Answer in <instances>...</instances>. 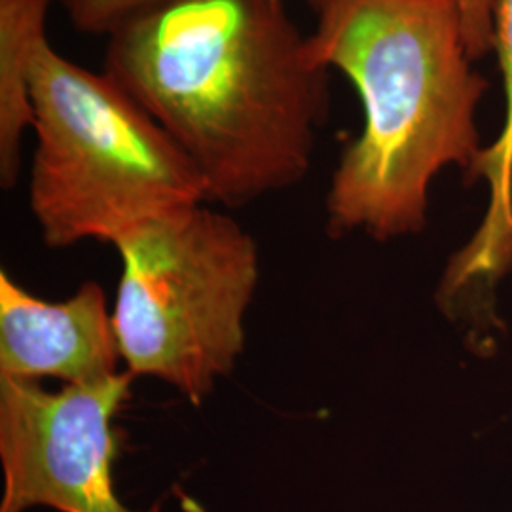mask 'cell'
<instances>
[{"label":"cell","instance_id":"1","mask_svg":"<svg viewBox=\"0 0 512 512\" xmlns=\"http://www.w3.org/2000/svg\"><path fill=\"white\" fill-rule=\"evenodd\" d=\"M107 38L103 71L181 147L207 203L239 209L304 181L330 71L285 0H164Z\"/></svg>","mask_w":512,"mask_h":512},{"label":"cell","instance_id":"5","mask_svg":"<svg viewBox=\"0 0 512 512\" xmlns=\"http://www.w3.org/2000/svg\"><path fill=\"white\" fill-rule=\"evenodd\" d=\"M133 376L88 385L0 378V512H164L128 507L116 490L120 439L114 420L131 397Z\"/></svg>","mask_w":512,"mask_h":512},{"label":"cell","instance_id":"3","mask_svg":"<svg viewBox=\"0 0 512 512\" xmlns=\"http://www.w3.org/2000/svg\"><path fill=\"white\" fill-rule=\"evenodd\" d=\"M31 99L29 203L50 249L116 247L154 220L207 203L188 156L105 71L80 67L48 42Z\"/></svg>","mask_w":512,"mask_h":512},{"label":"cell","instance_id":"8","mask_svg":"<svg viewBox=\"0 0 512 512\" xmlns=\"http://www.w3.org/2000/svg\"><path fill=\"white\" fill-rule=\"evenodd\" d=\"M55 0H0V184L14 188L23 135L33 128L31 78L50 42L46 19Z\"/></svg>","mask_w":512,"mask_h":512},{"label":"cell","instance_id":"9","mask_svg":"<svg viewBox=\"0 0 512 512\" xmlns=\"http://www.w3.org/2000/svg\"><path fill=\"white\" fill-rule=\"evenodd\" d=\"M160 2L164 0H55L76 31L105 37Z\"/></svg>","mask_w":512,"mask_h":512},{"label":"cell","instance_id":"7","mask_svg":"<svg viewBox=\"0 0 512 512\" xmlns=\"http://www.w3.org/2000/svg\"><path fill=\"white\" fill-rule=\"evenodd\" d=\"M494 50L503 74V128L469 173V181H488L490 205L471 245L448 268L442 285L446 298H454L465 283H495L512 266V0L497 2Z\"/></svg>","mask_w":512,"mask_h":512},{"label":"cell","instance_id":"6","mask_svg":"<svg viewBox=\"0 0 512 512\" xmlns=\"http://www.w3.org/2000/svg\"><path fill=\"white\" fill-rule=\"evenodd\" d=\"M118 336L101 285L48 302L0 272V378L88 385L118 376Z\"/></svg>","mask_w":512,"mask_h":512},{"label":"cell","instance_id":"2","mask_svg":"<svg viewBox=\"0 0 512 512\" xmlns=\"http://www.w3.org/2000/svg\"><path fill=\"white\" fill-rule=\"evenodd\" d=\"M313 63L348 76L363 129L325 198L332 238L420 234L442 169L480 158L476 110L488 80L473 67L458 0H319Z\"/></svg>","mask_w":512,"mask_h":512},{"label":"cell","instance_id":"10","mask_svg":"<svg viewBox=\"0 0 512 512\" xmlns=\"http://www.w3.org/2000/svg\"><path fill=\"white\" fill-rule=\"evenodd\" d=\"M315 8L319 0H306ZM499 0H458L467 52L473 61L490 54L495 46V14Z\"/></svg>","mask_w":512,"mask_h":512},{"label":"cell","instance_id":"4","mask_svg":"<svg viewBox=\"0 0 512 512\" xmlns=\"http://www.w3.org/2000/svg\"><path fill=\"white\" fill-rule=\"evenodd\" d=\"M122 258L112 321L122 361L200 404L245 349L258 245L207 203L154 220L114 247Z\"/></svg>","mask_w":512,"mask_h":512}]
</instances>
